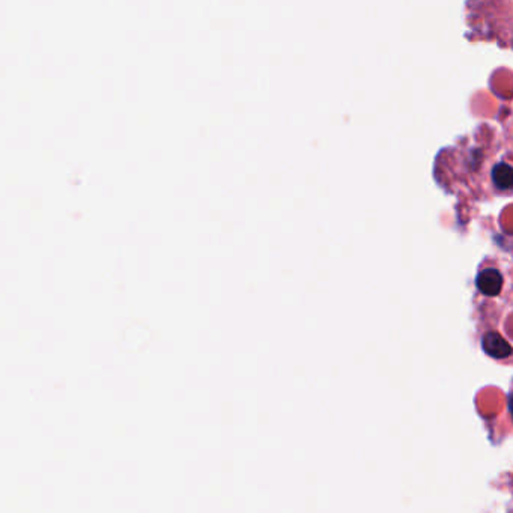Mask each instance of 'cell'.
<instances>
[{
    "instance_id": "1",
    "label": "cell",
    "mask_w": 513,
    "mask_h": 513,
    "mask_svg": "<svg viewBox=\"0 0 513 513\" xmlns=\"http://www.w3.org/2000/svg\"><path fill=\"white\" fill-rule=\"evenodd\" d=\"M482 348L489 357L495 360L509 358L513 354L510 343L497 331H488L482 339Z\"/></svg>"
},
{
    "instance_id": "2",
    "label": "cell",
    "mask_w": 513,
    "mask_h": 513,
    "mask_svg": "<svg viewBox=\"0 0 513 513\" xmlns=\"http://www.w3.org/2000/svg\"><path fill=\"white\" fill-rule=\"evenodd\" d=\"M476 286L486 297L498 295L503 288L501 272L495 268L482 270L476 277Z\"/></svg>"
},
{
    "instance_id": "3",
    "label": "cell",
    "mask_w": 513,
    "mask_h": 513,
    "mask_svg": "<svg viewBox=\"0 0 513 513\" xmlns=\"http://www.w3.org/2000/svg\"><path fill=\"white\" fill-rule=\"evenodd\" d=\"M492 181L494 185L500 191H512L513 190V167L500 163L492 169Z\"/></svg>"
},
{
    "instance_id": "4",
    "label": "cell",
    "mask_w": 513,
    "mask_h": 513,
    "mask_svg": "<svg viewBox=\"0 0 513 513\" xmlns=\"http://www.w3.org/2000/svg\"><path fill=\"white\" fill-rule=\"evenodd\" d=\"M509 410H510L512 417H513V393L509 394Z\"/></svg>"
}]
</instances>
